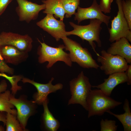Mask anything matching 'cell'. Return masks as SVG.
<instances>
[{
	"instance_id": "cell-13",
	"label": "cell",
	"mask_w": 131,
	"mask_h": 131,
	"mask_svg": "<svg viewBox=\"0 0 131 131\" xmlns=\"http://www.w3.org/2000/svg\"><path fill=\"white\" fill-rule=\"evenodd\" d=\"M9 101L16 108L17 119L24 131L29 117L35 111L36 104L21 98H16L12 94Z\"/></svg>"
},
{
	"instance_id": "cell-25",
	"label": "cell",
	"mask_w": 131,
	"mask_h": 131,
	"mask_svg": "<svg viewBox=\"0 0 131 131\" xmlns=\"http://www.w3.org/2000/svg\"><path fill=\"white\" fill-rule=\"evenodd\" d=\"M0 72L13 75L14 73V69L7 64L2 57L0 52Z\"/></svg>"
},
{
	"instance_id": "cell-16",
	"label": "cell",
	"mask_w": 131,
	"mask_h": 131,
	"mask_svg": "<svg viewBox=\"0 0 131 131\" xmlns=\"http://www.w3.org/2000/svg\"><path fill=\"white\" fill-rule=\"evenodd\" d=\"M110 45L107 52L114 55H118L124 58L128 63H131V45L126 38H123Z\"/></svg>"
},
{
	"instance_id": "cell-22",
	"label": "cell",
	"mask_w": 131,
	"mask_h": 131,
	"mask_svg": "<svg viewBox=\"0 0 131 131\" xmlns=\"http://www.w3.org/2000/svg\"><path fill=\"white\" fill-rule=\"evenodd\" d=\"M65 12V17H71L75 13L79 6L80 0H60Z\"/></svg>"
},
{
	"instance_id": "cell-2",
	"label": "cell",
	"mask_w": 131,
	"mask_h": 131,
	"mask_svg": "<svg viewBox=\"0 0 131 131\" xmlns=\"http://www.w3.org/2000/svg\"><path fill=\"white\" fill-rule=\"evenodd\" d=\"M102 23L100 20L96 19H90L89 24L85 25H79L70 22L69 24L74 29L70 31H66L65 34L67 36L71 35H75L83 41H88L97 55L98 54L96 50V46L94 41L97 43L98 47H101L100 35L102 29L101 25Z\"/></svg>"
},
{
	"instance_id": "cell-1",
	"label": "cell",
	"mask_w": 131,
	"mask_h": 131,
	"mask_svg": "<svg viewBox=\"0 0 131 131\" xmlns=\"http://www.w3.org/2000/svg\"><path fill=\"white\" fill-rule=\"evenodd\" d=\"M88 118L94 115L101 116L107 111L122 104L105 94L99 89L92 90L87 100Z\"/></svg>"
},
{
	"instance_id": "cell-9",
	"label": "cell",
	"mask_w": 131,
	"mask_h": 131,
	"mask_svg": "<svg viewBox=\"0 0 131 131\" xmlns=\"http://www.w3.org/2000/svg\"><path fill=\"white\" fill-rule=\"evenodd\" d=\"M18 6L16 11L19 21L27 23L37 18L40 12L44 9L45 5L37 4L27 0H16Z\"/></svg>"
},
{
	"instance_id": "cell-20",
	"label": "cell",
	"mask_w": 131,
	"mask_h": 131,
	"mask_svg": "<svg viewBox=\"0 0 131 131\" xmlns=\"http://www.w3.org/2000/svg\"><path fill=\"white\" fill-rule=\"evenodd\" d=\"M11 94L8 90L0 93V111L16 115L17 110L13 108L14 106L9 101Z\"/></svg>"
},
{
	"instance_id": "cell-5",
	"label": "cell",
	"mask_w": 131,
	"mask_h": 131,
	"mask_svg": "<svg viewBox=\"0 0 131 131\" xmlns=\"http://www.w3.org/2000/svg\"><path fill=\"white\" fill-rule=\"evenodd\" d=\"M41 45L38 48L37 54L39 56L38 61L40 64L45 62L48 63L46 67L49 69L58 61H62L67 66H71L72 62L69 54L64 51L65 47L63 44L59 45L57 47L49 46L44 42H42L38 39Z\"/></svg>"
},
{
	"instance_id": "cell-3",
	"label": "cell",
	"mask_w": 131,
	"mask_h": 131,
	"mask_svg": "<svg viewBox=\"0 0 131 131\" xmlns=\"http://www.w3.org/2000/svg\"><path fill=\"white\" fill-rule=\"evenodd\" d=\"M62 39L65 49L69 52V56L72 62L76 63L84 68L98 69L99 67L87 49L83 47L79 43L67 37Z\"/></svg>"
},
{
	"instance_id": "cell-30",
	"label": "cell",
	"mask_w": 131,
	"mask_h": 131,
	"mask_svg": "<svg viewBox=\"0 0 131 131\" xmlns=\"http://www.w3.org/2000/svg\"><path fill=\"white\" fill-rule=\"evenodd\" d=\"M6 112L0 111V121L3 122L4 125L6 123Z\"/></svg>"
},
{
	"instance_id": "cell-8",
	"label": "cell",
	"mask_w": 131,
	"mask_h": 131,
	"mask_svg": "<svg viewBox=\"0 0 131 131\" xmlns=\"http://www.w3.org/2000/svg\"><path fill=\"white\" fill-rule=\"evenodd\" d=\"M33 42L32 38L28 34L4 32L0 34V46L11 45L22 51L28 53L32 49Z\"/></svg>"
},
{
	"instance_id": "cell-21",
	"label": "cell",
	"mask_w": 131,
	"mask_h": 131,
	"mask_svg": "<svg viewBox=\"0 0 131 131\" xmlns=\"http://www.w3.org/2000/svg\"><path fill=\"white\" fill-rule=\"evenodd\" d=\"M16 115L7 113L6 115V131H22V127Z\"/></svg>"
},
{
	"instance_id": "cell-27",
	"label": "cell",
	"mask_w": 131,
	"mask_h": 131,
	"mask_svg": "<svg viewBox=\"0 0 131 131\" xmlns=\"http://www.w3.org/2000/svg\"><path fill=\"white\" fill-rule=\"evenodd\" d=\"M13 0H0V16L4 12L8 5Z\"/></svg>"
},
{
	"instance_id": "cell-10",
	"label": "cell",
	"mask_w": 131,
	"mask_h": 131,
	"mask_svg": "<svg viewBox=\"0 0 131 131\" xmlns=\"http://www.w3.org/2000/svg\"><path fill=\"white\" fill-rule=\"evenodd\" d=\"M77 9L74 19L77 21L78 24L85 20L96 19L100 20L108 26L111 16L103 13L96 0H93L92 4L89 7L82 8L79 6Z\"/></svg>"
},
{
	"instance_id": "cell-31",
	"label": "cell",
	"mask_w": 131,
	"mask_h": 131,
	"mask_svg": "<svg viewBox=\"0 0 131 131\" xmlns=\"http://www.w3.org/2000/svg\"><path fill=\"white\" fill-rule=\"evenodd\" d=\"M4 129L2 126H0V131H4Z\"/></svg>"
},
{
	"instance_id": "cell-12",
	"label": "cell",
	"mask_w": 131,
	"mask_h": 131,
	"mask_svg": "<svg viewBox=\"0 0 131 131\" xmlns=\"http://www.w3.org/2000/svg\"><path fill=\"white\" fill-rule=\"evenodd\" d=\"M54 79L53 77L51 78L48 83L45 84L36 82L26 77H23L21 81L24 83H30L36 88L37 92L34 95V100L32 101L36 104H41L48 98L47 96L49 94L61 90L63 88V85L61 83L53 85L52 82Z\"/></svg>"
},
{
	"instance_id": "cell-29",
	"label": "cell",
	"mask_w": 131,
	"mask_h": 131,
	"mask_svg": "<svg viewBox=\"0 0 131 131\" xmlns=\"http://www.w3.org/2000/svg\"><path fill=\"white\" fill-rule=\"evenodd\" d=\"M7 87V84L6 80H2L0 83V93L5 91Z\"/></svg>"
},
{
	"instance_id": "cell-4",
	"label": "cell",
	"mask_w": 131,
	"mask_h": 131,
	"mask_svg": "<svg viewBox=\"0 0 131 131\" xmlns=\"http://www.w3.org/2000/svg\"><path fill=\"white\" fill-rule=\"evenodd\" d=\"M69 85L71 96L68 105L79 104L87 111V100L92 87L89 78L82 71L70 82Z\"/></svg>"
},
{
	"instance_id": "cell-6",
	"label": "cell",
	"mask_w": 131,
	"mask_h": 131,
	"mask_svg": "<svg viewBox=\"0 0 131 131\" xmlns=\"http://www.w3.org/2000/svg\"><path fill=\"white\" fill-rule=\"evenodd\" d=\"M122 0H116L118 9L117 15L111 21V27L108 28L109 41L113 42L123 38L131 42V29L124 15Z\"/></svg>"
},
{
	"instance_id": "cell-15",
	"label": "cell",
	"mask_w": 131,
	"mask_h": 131,
	"mask_svg": "<svg viewBox=\"0 0 131 131\" xmlns=\"http://www.w3.org/2000/svg\"><path fill=\"white\" fill-rule=\"evenodd\" d=\"M109 75L107 78L104 79L103 83L92 86V87L99 89L106 95L110 96L114 88L119 84L127 82L128 79L125 72L116 73Z\"/></svg>"
},
{
	"instance_id": "cell-17",
	"label": "cell",
	"mask_w": 131,
	"mask_h": 131,
	"mask_svg": "<svg viewBox=\"0 0 131 131\" xmlns=\"http://www.w3.org/2000/svg\"><path fill=\"white\" fill-rule=\"evenodd\" d=\"M42 1L45 5L43 13L54 15L56 18L63 21L65 12L60 0H43Z\"/></svg>"
},
{
	"instance_id": "cell-28",
	"label": "cell",
	"mask_w": 131,
	"mask_h": 131,
	"mask_svg": "<svg viewBox=\"0 0 131 131\" xmlns=\"http://www.w3.org/2000/svg\"><path fill=\"white\" fill-rule=\"evenodd\" d=\"M127 77V84L128 85H130L131 84V65H128V66L126 70L125 71Z\"/></svg>"
},
{
	"instance_id": "cell-23",
	"label": "cell",
	"mask_w": 131,
	"mask_h": 131,
	"mask_svg": "<svg viewBox=\"0 0 131 131\" xmlns=\"http://www.w3.org/2000/svg\"><path fill=\"white\" fill-rule=\"evenodd\" d=\"M122 7L124 16L131 29V0H122Z\"/></svg>"
},
{
	"instance_id": "cell-14",
	"label": "cell",
	"mask_w": 131,
	"mask_h": 131,
	"mask_svg": "<svg viewBox=\"0 0 131 131\" xmlns=\"http://www.w3.org/2000/svg\"><path fill=\"white\" fill-rule=\"evenodd\" d=\"M0 52L6 63L14 65L25 61L29 56L28 53L22 51L10 45L0 46Z\"/></svg>"
},
{
	"instance_id": "cell-24",
	"label": "cell",
	"mask_w": 131,
	"mask_h": 131,
	"mask_svg": "<svg viewBox=\"0 0 131 131\" xmlns=\"http://www.w3.org/2000/svg\"><path fill=\"white\" fill-rule=\"evenodd\" d=\"M101 131H116L118 125L114 120L102 119L100 122Z\"/></svg>"
},
{
	"instance_id": "cell-7",
	"label": "cell",
	"mask_w": 131,
	"mask_h": 131,
	"mask_svg": "<svg viewBox=\"0 0 131 131\" xmlns=\"http://www.w3.org/2000/svg\"><path fill=\"white\" fill-rule=\"evenodd\" d=\"M101 55H97V60L100 63L101 70L107 75L119 72H125L128 66V63L125 59L118 55H114L103 50Z\"/></svg>"
},
{
	"instance_id": "cell-18",
	"label": "cell",
	"mask_w": 131,
	"mask_h": 131,
	"mask_svg": "<svg viewBox=\"0 0 131 131\" xmlns=\"http://www.w3.org/2000/svg\"><path fill=\"white\" fill-rule=\"evenodd\" d=\"M48 98L42 104L44 109L42 115L44 125L47 130L56 131L60 126V123L49 111L48 107Z\"/></svg>"
},
{
	"instance_id": "cell-19",
	"label": "cell",
	"mask_w": 131,
	"mask_h": 131,
	"mask_svg": "<svg viewBox=\"0 0 131 131\" xmlns=\"http://www.w3.org/2000/svg\"><path fill=\"white\" fill-rule=\"evenodd\" d=\"M128 100L125 99L123 106L124 113L123 114H117L110 111L106 112L117 118L121 123L123 127L124 131H131V112Z\"/></svg>"
},
{
	"instance_id": "cell-11",
	"label": "cell",
	"mask_w": 131,
	"mask_h": 131,
	"mask_svg": "<svg viewBox=\"0 0 131 131\" xmlns=\"http://www.w3.org/2000/svg\"><path fill=\"white\" fill-rule=\"evenodd\" d=\"M47 14L43 18L37 23V25L50 34L57 41L67 37L63 21L57 20L53 15Z\"/></svg>"
},
{
	"instance_id": "cell-26",
	"label": "cell",
	"mask_w": 131,
	"mask_h": 131,
	"mask_svg": "<svg viewBox=\"0 0 131 131\" xmlns=\"http://www.w3.org/2000/svg\"><path fill=\"white\" fill-rule=\"evenodd\" d=\"M113 1V0H100L99 5L102 11L105 14L110 13L111 4Z\"/></svg>"
}]
</instances>
